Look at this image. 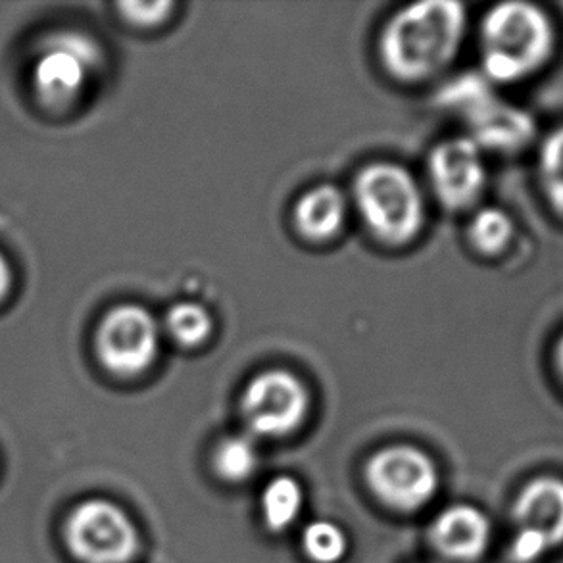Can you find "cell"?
Wrapping results in <instances>:
<instances>
[{
    "instance_id": "obj_8",
    "label": "cell",
    "mask_w": 563,
    "mask_h": 563,
    "mask_svg": "<svg viewBox=\"0 0 563 563\" xmlns=\"http://www.w3.org/2000/svg\"><path fill=\"white\" fill-rule=\"evenodd\" d=\"M95 346L108 372L143 374L158 356L161 325L143 306H115L100 321Z\"/></svg>"
},
{
    "instance_id": "obj_5",
    "label": "cell",
    "mask_w": 563,
    "mask_h": 563,
    "mask_svg": "<svg viewBox=\"0 0 563 563\" xmlns=\"http://www.w3.org/2000/svg\"><path fill=\"white\" fill-rule=\"evenodd\" d=\"M66 542L84 563H130L141 544L133 519L104 498L77 504L66 521Z\"/></svg>"
},
{
    "instance_id": "obj_4",
    "label": "cell",
    "mask_w": 563,
    "mask_h": 563,
    "mask_svg": "<svg viewBox=\"0 0 563 563\" xmlns=\"http://www.w3.org/2000/svg\"><path fill=\"white\" fill-rule=\"evenodd\" d=\"M467 79L450 85L446 97L470 123L472 139L481 151L514 154L523 151L537 137L533 115L516 104L498 99L490 81L483 76H465Z\"/></svg>"
},
{
    "instance_id": "obj_17",
    "label": "cell",
    "mask_w": 563,
    "mask_h": 563,
    "mask_svg": "<svg viewBox=\"0 0 563 563\" xmlns=\"http://www.w3.org/2000/svg\"><path fill=\"white\" fill-rule=\"evenodd\" d=\"M258 449L244 434L229 437L213 452L216 473L228 483H243L249 479L258 470Z\"/></svg>"
},
{
    "instance_id": "obj_22",
    "label": "cell",
    "mask_w": 563,
    "mask_h": 563,
    "mask_svg": "<svg viewBox=\"0 0 563 563\" xmlns=\"http://www.w3.org/2000/svg\"><path fill=\"white\" fill-rule=\"evenodd\" d=\"M10 279H12V275H10V266H8L7 258L2 256V252H0V300L7 297L8 287H10Z\"/></svg>"
},
{
    "instance_id": "obj_10",
    "label": "cell",
    "mask_w": 563,
    "mask_h": 563,
    "mask_svg": "<svg viewBox=\"0 0 563 563\" xmlns=\"http://www.w3.org/2000/svg\"><path fill=\"white\" fill-rule=\"evenodd\" d=\"M99 64V48L77 33H56L38 48L33 87L46 107H66L79 97Z\"/></svg>"
},
{
    "instance_id": "obj_15",
    "label": "cell",
    "mask_w": 563,
    "mask_h": 563,
    "mask_svg": "<svg viewBox=\"0 0 563 563\" xmlns=\"http://www.w3.org/2000/svg\"><path fill=\"white\" fill-rule=\"evenodd\" d=\"M537 181L550 210L563 221V123L550 130L539 145Z\"/></svg>"
},
{
    "instance_id": "obj_9",
    "label": "cell",
    "mask_w": 563,
    "mask_h": 563,
    "mask_svg": "<svg viewBox=\"0 0 563 563\" xmlns=\"http://www.w3.org/2000/svg\"><path fill=\"white\" fill-rule=\"evenodd\" d=\"M511 516L516 562L531 563L558 549L563 544V479L541 475L529 481L516 498Z\"/></svg>"
},
{
    "instance_id": "obj_7",
    "label": "cell",
    "mask_w": 563,
    "mask_h": 563,
    "mask_svg": "<svg viewBox=\"0 0 563 563\" xmlns=\"http://www.w3.org/2000/svg\"><path fill=\"white\" fill-rule=\"evenodd\" d=\"M310 411V393L287 369H267L249 380L241 396V413L258 437H285L302 426Z\"/></svg>"
},
{
    "instance_id": "obj_1",
    "label": "cell",
    "mask_w": 563,
    "mask_h": 563,
    "mask_svg": "<svg viewBox=\"0 0 563 563\" xmlns=\"http://www.w3.org/2000/svg\"><path fill=\"white\" fill-rule=\"evenodd\" d=\"M465 27L462 2L427 0L402 8L380 33V62L395 79L423 81L454 60Z\"/></svg>"
},
{
    "instance_id": "obj_13",
    "label": "cell",
    "mask_w": 563,
    "mask_h": 563,
    "mask_svg": "<svg viewBox=\"0 0 563 563\" xmlns=\"http://www.w3.org/2000/svg\"><path fill=\"white\" fill-rule=\"evenodd\" d=\"M346 220V200L333 185H320L305 192L295 208V221L302 235L323 241L335 235Z\"/></svg>"
},
{
    "instance_id": "obj_14",
    "label": "cell",
    "mask_w": 563,
    "mask_h": 563,
    "mask_svg": "<svg viewBox=\"0 0 563 563\" xmlns=\"http://www.w3.org/2000/svg\"><path fill=\"white\" fill-rule=\"evenodd\" d=\"M305 504V493L295 477L279 475L262 493V516L269 531L282 533L297 521Z\"/></svg>"
},
{
    "instance_id": "obj_12",
    "label": "cell",
    "mask_w": 563,
    "mask_h": 563,
    "mask_svg": "<svg viewBox=\"0 0 563 563\" xmlns=\"http://www.w3.org/2000/svg\"><path fill=\"white\" fill-rule=\"evenodd\" d=\"M431 539L442 556L473 562L487 550L490 521L472 504H454L434 519Z\"/></svg>"
},
{
    "instance_id": "obj_2",
    "label": "cell",
    "mask_w": 563,
    "mask_h": 563,
    "mask_svg": "<svg viewBox=\"0 0 563 563\" xmlns=\"http://www.w3.org/2000/svg\"><path fill=\"white\" fill-rule=\"evenodd\" d=\"M483 77L490 84L511 85L537 76L554 58L558 33L554 20L539 4L500 2L481 22Z\"/></svg>"
},
{
    "instance_id": "obj_19",
    "label": "cell",
    "mask_w": 563,
    "mask_h": 563,
    "mask_svg": "<svg viewBox=\"0 0 563 563\" xmlns=\"http://www.w3.org/2000/svg\"><path fill=\"white\" fill-rule=\"evenodd\" d=\"M302 549L313 563H339L349 552V539L336 523L321 519L306 527Z\"/></svg>"
},
{
    "instance_id": "obj_16",
    "label": "cell",
    "mask_w": 563,
    "mask_h": 563,
    "mask_svg": "<svg viewBox=\"0 0 563 563\" xmlns=\"http://www.w3.org/2000/svg\"><path fill=\"white\" fill-rule=\"evenodd\" d=\"M467 236L475 251L485 256H498L514 241L516 223L510 213L503 208L485 206L473 213L472 221L467 225Z\"/></svg>"
},
{
    "instance_id": "obj_11",
    "label": "cell",
    "mask_w": 563,
    "mask_h": 563,
    "mask_svg": "<svg viewBox=\"0 0 563 563\" xmlns=\"http://www.w3.org/2000/svg\"><path fill=\"white\" fill-rule=\"evenodd\" d=\"M434 195L449 210H465L479 202L487 187L483 151L470 137L444 141L429 156Z\"/></svg>"
},
{
    "instance_id": "obj_20",
    "label": "cell",
    "mask_w": 563,
    "mask_h": 563,
    "mask_svg": "<svg viewBox=\"0 0 563 563\" xmlns=\"http://www.w3.org/2000/svg\"><path fill=\"white\" fill-rule=\"evenodd\" d=\"M123 18L128 22L135 23L139 27H153L164 22L169 12L174 10L172 2L161 0V2H122L120 4Z\"/></svg>"
},
{
    "instance_id": "obj_3",
    "label": "cell",
    "mask_w": 563,
    "mask_h": 563,
    "mask_svg": "<svg viewBox=\"0 0 563 563\" xmlns=\"http://www.w3.org/2000/svg\"><path fill=\"white\" fill-rule=\"evenodd\" d=\"M354 200L362 218L379 241L406 244L423 228V197L408 169L377 162L360 172L354 181Z\"/></svg>"
},
{
    "instance_id": "obj_18",
    "label": "cell",
    "mask_w": 563,
    "mask_h": 563,
    "mask_svg": "<svg viewBox=\"0 0 563 563\" xmlns=\"http://www.w3.org/2000/svg\"><path fill=\"white\" fill-rule=\"evenodd\" d=\"M164 328L176 343L197 346L212 333L213 321L205 306L197 302H177L169 308Z\"/></svg>"
},
{
    "instance_id": "obj_21",
    "label": "cell",
    "mask_w": 563,
    "mask_h": 563,
    "mask_svg": "<svg viewBox=\"0 0 563 563\" xmlns=\"http://www.w3.org/2000/svg\"><path fill=\"white\" fill-rule=\"evenodd\" d=\"M552 366H554L558 379L562 380L563 385V331L558 335L556 343L552 346Z\"/></svg>"
},
{
    "instance_id": "obj_6",
    "label": "cell",
    "mask_w": 563,
    "mask_h": 563,
    "mask_svg": "<svg viewBox=\"0 0 563 563\" xmlns=\"http://www.w3.org/2000/svg\"><path fill=\"white\" fill-rule=\"evenodd\" d=\"M366 479L380 503L400 511H416L433 498L439 472L423 450L393 444L369 457Z\"/></svg>"
}]
</instances>
